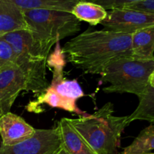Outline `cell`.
I'll use <instances>...</instances> for the list:
<instances>
[{
	"label": "cell",
	"instance_id": "obj_21",
	"mask_svg": "<svg viewBox=\"0 0 154 154\" xmlns=\"http://www.w3.org/2000/svg\"><path fill=\"white\" fill-rule=\"evenodd\" d=\"M54 154H69V153H68V152L66 151V149H65L64 147H63V146H62L61 148H60V150H58V151L56 152V153H54Z\"/></svg>",
	"mask_w": 154,
	"mask_h": 154
},
{
	"label": "cell",
	"instance_id": "obj_16",
	"mask_svg": "<svg viewBox=\"0 0 154 154\" xmlns=\"http://www.w3.org/2000/svg\"><path fill=\"white\" fill-rule=\"evenodd\" d=\"M154 150V125L143 129L120 154H145Z\"/></svg>",
	"mask_w": 154,
	"mask_h": 154
},
{
	"label": "cell",
	"instance_id": "obj_23",
	"mask_svg": "<svg viewBox=\"0 0 154 154\" xmlns=\"http://www.w3.org/2000/svg\"><path fill=\"white\" fill-rule=\"evenodd\" d=\"M145 154H154V153H145Z\"/></svg>",
	"mask_w": 154,
	"mask_h": 154
},
{
	"label": "cell",
	"instance_id": "obj_20",
	"mask_svg": "<svg viewBox=\"0 0 154 154\" xmlns=\"http://www.w3.org/2000/svg\"><path fill=\"white\" fill-rule=\"evenodd\" d=\"M149 84L154 88V71L150 77V79H149Z\"/></svg>",
	"mask_w": 154,
	"mask_h": 154
},
{
	"label": "cell",
	"instance_id": "obj_5",
	"mask_svg": "<svg viewBox=\"0 0 154 154\" xmlns=\"http://www.w3.org/2000/svg\"><path fill=\"white\" fill-rule=\"evenodd\" d=\"M23 16L33 38L51 49L54 44L81 29V21L72 13L32 9L23 11Z\"/></svg>",
	"mask_w": 154,
	"mask_h": 154
},
{
	"label": "cell",
	"instance_id": "obj_6",
	"mask_svg": "<svg viewBox=\"0 0 154 154\" xmlns=\"http://www.w3.org/2000/svg\"><path fill=\"white\" fill-rule=\"evenodd\" d=\"M62 147L57 128L37 129L32 138L12 146L0 144V154H54Z\"/></svg>",
	"mask_w": 154,
	"mask_h": 154
},
{
	"label": "cell",
	"instance_id": "obj_3",
	"mask_svg": "<svg viewBox=\"0 0 154 154\" xmlns=\"http://www.w3.org/2000/svg\"><path fill=\"white\" fill-rule=\"evenodd\" d=\"M11 47L14 63L26 80V91L41 95L49 87L47 79V62L51 48L33 38L29 29L17 30L0 35Z\"/></svg>",
	"mask_w": 154,
	"mask_h": 154
},
{
	"label": "cell",
	"instance_id": "obj_2",
	"mask_svg": "<svg viewBox=\"0 0 154 154\" xmlns=\"http://www.w3.org/2000/svg\"><path fill=\"white\" fill-rule=\"evenodd\" d=\"M114 112V105L107 102L93 114L67 120L96 154H118L121 135L129 124L128 116Z\"/></svg>",
	"mask_w": 154,
	"mask_h": 154
},
{
	"label": "cell",
	"instance_id": "obj_22",
	"mask_svg": "<svg viewBox=\"0 0 154 154\" xmlns=\"http://www.w3.org/2000/svg\"><path fill=\"white\" fill-rule=\"evenodd\" d=\"M2 115H4V114H3L2 108V105H1V102H0V117H1Z\"/></svg>",
	"mask_w": 154,
	"mask_h": 154
},
{
	"label": "cell",
	"instance_id": "obj_17",
	"mask_svg": "<svg viewBox=\"0 0 154 154\" xmlns=\"http://www.w3.org/2000/svg\"><path fill=\"white\" fill-rule=\"evenodd\" d=\"M122 8L154 14V0H127Z\"/></svg>",
	"mask_w": 154,
	"mask_h": 154
},
{
	"label": "cell",
	"instance_id": "obj_10",
	"mask_svg": "<svg viewBox=\"0 0 154 154\" xmlns=\"http://www.w3.org/2000/svg\"><path fill=\"white\" fill-rule=\"evenodd\" d=\"M29 29L23 11L11 0H0V35Z\"/></svg>",
	"mask_w": 154,
	"mask_h": 154
},
{
	"label": "cell",
	"instance_id": "obj_12",
	"mask_svg": "<svg viewBox=\"0 0 154 154\" xmlns=\"http://www.w3.org/2000/svg\"><path fill=\"white\" fill-rule=\"evenodd\" d=\"M132 54L139 60L154 59V26L138 30L132 36Z\"/></svg>",
	"mask_w": 154,
	"mask_h": 154
},
{
	"label": "cell",
	"instance_id": "obj_18",
	"mask_svg": "<svg viewBox=\"0 0 154 154\" xmlns=\"http://www.w3.org/2000/svg\"><path fill=\"white\" fill-rule=\"evenodd\" d=\"M14 63V55L11 47L0 36V69Z\"/></svg>",
	"mask_w": 154,
	"mask_h": 154
},
{
	"label": "cell",
	"instance_id": "obj_11",
	"mask_svg": "<svg viewBox=\"0 0 154 154\" xmlns=\"http://www.w3.org/2000/svg\"><path fill=\"white\" fill-rule=\"evenodd\" d=\"M56 128L60 135L62 146L69 154H96L71 126L67 118L59 120Z\"/></svg>",
	"mask_w": 154,
	"mask_h": 154
},
{
	"label": "cell",
	"instance_id": "obj_13",
	"mask_svg": "<svg viewBox=\"0 0 154 154\" xmlns=\"http://www.w3.org/2000/svg\"><path fill=\"white\" fill-rule=\"evenodd\" d=\"M72 14L80 21H85L91 26H96L107 17L108 11L95 2L78 1L74 6Z\"/></svg>",
	"mask_w": 154,
	"mask_h": 154
},
{
	"label": "cell",
	"instance_id": "obj_4",
	"mask_svg": "<svg viewBox=\"0 0 154 154\" xmlns=\"http://www.w3.org/2000/svg\"><path fill=\"white\" fill-rule=\"evenodd\" d=\"M154 71L153 60H139L121 57L111 60L102 70L104 82L110 85L103 88L107 93H132L139 97L147 86Z\"/></svg>",
	"mask_w": 154,
	"mask_h": 154
},
{
	"label": "cell",
	"instance_id": "obj_8",
	"mask_svg": "<svg viewBox=\"0 0 154 154\" xmlns=\"http://www.w3.org/2000/svg\"><path fill=\"white\" fill-rule=\"evenodd\" d=\"M26 87L23 74L14 63L0 69V102L3 114L10 112L20 93L26 90Z\"/></svg>",
	"mask_w": 154,
	"mask_h": 154
},
{
	"label": "cell",
	"instance_id": "obj_15",
	"mask_svg": "<svg viewBox=\"0 0 154 154\" xmlns=\"http://www.w3.org/2000/svg\"><path fill=\"white\" fill-rule=\"evenodd\" d=\"M139 104L134 112L128 116V123L135 120H146L154 125V88L149 84L138 97Z\"/></svg>",
	"mask_w": 154,
	"mask_h": 154
},
{
	"label": "cell",
	"instance_id": "obj_7",
	"mask_svg": "<svg viewBox=\"0 0 154 154\" xmlns=\"http://www.w3.org/2000/svg\"><path fill=\"white\" fill-rule=\"evenodd\" d=\"M101 25L108 31L133 34L138 30L154 26V14L117 8L108 11L107 17Z\"/></svg>",
	"mask_w": 154,
	"mask_h": 154
},
{
	"label": "cell",
	"instance_id": "obj_19",
	"mask_svg": "<svg viewBox=\"0 0 154 154\" xmlns=\"http://www.w3.org/2000/svg\"><path fill=\"white\" fill-rule=\"evenodd\" d=\"M127 0H96L94 1L96 4L102 6L105 10H114L122 8Z\"/></svg>",
	"mask_w": 154,
	"mask_h": 154
},
{
	"label": "cell",
	"instance_id": "obj_14",
	"mask_svg": "<svg viewBox=\"0 0 154 154\" xmlns=\"http://www.w3.org/2000/svg\"><path fill=\"white\" fill-rule=\"evenodd\" d=\"M79 0H11L23 11L32 9H45L72 13Z\"/></svg>",
	"mask_w": 154,
	"mask_h": 154
},
{
	"label": "cell",
	"instance_id": "obj_9",
	"mask_svg": "<svg viewBox=\"0 0 154 154\" xmlns=\"http://www.w3.org/2000/svg\"><path fill=\"white\" fill-rule=\"evenodd\" d=\"M36 129L11 112L0 117V135L4 146H12L32 138Z\"/></svg>",
	"mask_w": 154,
	"mask_h": 154
},
{
	"label": "cell",
	"instance_id": "obj_1",
	"mask_svg": "<svg viewBox=\"0 0 154 154\" xmlns=\"http://www.w3.org/2000/svg\"><path fill=\"white\" fill-rule=\"evenodd\" d=\"M132 36L105 29H87L66 42L62 51L75 68L87 73L101 75L111 60L132 57Z\"/></svg>",
	"mask_w": 154,
	"mask_h": 154
}]
</instances>
